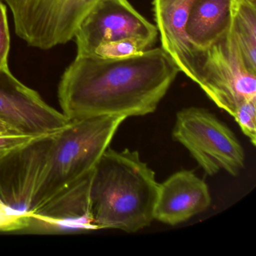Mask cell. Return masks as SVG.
I'll return each instance as SVG.
<instances>
[{
	"label": "cell",
	"mask_w": 256,
	"mask_h": 256,
	"mask_svg": "<svg viewBox=\"0 0 256 256\" xmlns=\"http://www.w3.org/2000/svg\"><path fill=\"white\" fill-rule=\"evenodd\" d=\"M16 34L28 46L48 50L74 38L82 20L100 0H4Z\"/></svg>",
	"instance_id": "8992f818"
},
{
	"label": "cell",
	"mask_w": 256,
	"mask_h": 256,
	"mask_svg": "<svg viewBox=\"0 0 256 256\" xmlns=\"http://www.w3.org/2000/svg\"><path fill=\"white\" fill-rule=\"evenodd\" d=\"M11 134H20L16 132L12 128L5 122L0 120V136H11Z\"/></svg>",
	"instance_id": "d6986e66"
},
{
	"label": "cell",
	"mask_w": 256,
	"mask_h": 256,
	"mask_svg": "<svg viewBox=\"0 0 256 256\" xmlns=\"http://www.w3.org/2000/svg\"><path fill=\"white\" fill-rule=\"evenodd\" d=\"M229 32L247 67L256 72V0H232Z\"/></svg>",
	"instance_id": "4fadbf2b"
},
{
	"label": "cell",
	"mask_w": 256,
	"mask_h": 256,
	"mask_svg": "<svg viewBox=\"0 0 256 256\" xmlns=\"http://www.w3.org/2000/svg\"><path fill=\"white\" fill-rule=\"evenodd\" d=\"M92 172L32 214L29 229L54 232L96 230L90 210Z\"/></svg>",
	"instance_id": "8fae6325"
},
{
	"label": "cell",
	"mask_w": 256,
	"mask_h": 256,
	"mask_svg": "<svg viewBox=\"0 0 256 256\" xmlns=\"http://www.w3.org/2000/svg\"><path fill=\"white\" fill-rule=\"evenodd\" d=\"M0 2H2V0H0Z\"/></svg>",
	"instance_id": "ffe728a7"
},
{
	"label": "cell",
	"mask_w": 256,
	"mask_h": 256,
	"mask_svg": "<svg viewBox=\"0 0 256 256\" xmlns=\"http://www.w3.org/2000/svg\"><path fill=\"white\" fill-rule=\"evenodd\" d=\"M179 68L162 48L125 58L77 56L58 86L62 113L70 120L154 113Z\"/></svg>",
	"instance_id": "6da1fadb"
},
{
	"label": "cell",
	"mask_w": 256,
	"mask_h": 256,
	"mask_svg": "<svg viewBox=\"0 0 256 256\" xmlns=\"http://www.w3.org/2000/svg\"><path fill=\"white\" fill-rule=\"evenodd\" d=\"M0 120L18 134L37 137L56 132L70 121L18 80L10 68H0Z\"/></svg>",
	"instance_id": "ba28073f"
},
{
	"label": "cell",
	"mask_w": 256,
	"mask_h": 256,
	"mask_svg": "<svg viewBox=\"0 0 256 256\" xmlns=\"http://www.w3.org/2000/svg\"><path fill=\"white\" fill-rule=\"evenodd\" d=\"M211 204L209 188L190 170H180L160 184L154 220L174 226L204 212Z\"/></svg>",
	"instance_id": "30bf717a"
},
{
	"label": "cell",
	"mask_w": 256,
	"mask_h": 256,
	"mask_svg": "<svg viewBox=\"0 0 256 256\" xmlns=\"http://www.w3.org/2000/svg\"><path fill=\"white\" fill-rule=\"evenodd\" d=\"M10 43L6 6L4 2H0V68H8Z\"/></svg>",
	"instance_id": "e0dca14e"
},
{
	"label": "cell",
	"mask_w": 256,
	"mask_h": 256,
	"mask_svg": "<svg viewBox=\"0 0 256 256\" xmlns=\"http://www.w3.org/2000/svg\"><path fill=\"white\" fill-rule=\"evenodd\" d=\"M126 118L74 120L50 134L30 215L94 170Z\"/></svg>",
	"instance_id": "3957f363"
},
{
	"label": "cell",
	"mask_w": 256,
	"mask_h": 256,
	"mask_svg": "<svg viewBox=\"0 0 256 256\" xmlns=\"http://www.w3.org/2000/svg\"><path fill=\"white\" fill-rule=\"evenodd\" d=\"M40 137L42 136L37 137V136H24V134L0 136V160L14 151L24 148Z\"/></svg>",
	"instance_id": "ac0fdd59"
},
{
	"label": "cell",
	"mask_w": 256,
	"mask_h": 256,
	"mask_svg": "<svg viewBox=\"0 0 256 256\" xmlns=\"http://www.w3.org/2000/svg\"><path fill=\"white\" fill-rule=\"evenodd\" d=\"M234 119L253 146L256 144V102L242 106Z\"/></svg>",
	"instance_id": "2e32d148"
},
{
	"label": "cell",
	"mask_w": 256,
	"mask_h": 256,
	"mask_svg": "<svg viewBox=\"0 0 256 256\" xmlns=\"http://www.w3.org/2000/svg\"><path fill=\"white\" fill-rule=\"evenodd\" d=\"M32 217L0 202V232H13L29 229Z\"/></svg>",
	"instance_id": "9a60e30c"
},
{
	"label": "cell",
	"mask_w": 256,
	"mask_h": 256,
	"mask_svg": "<svg viewBox=\"0 0 256 256\" xmlns=\"http://www.w3.org/2000/svg\"><path fill=\"white\" fill-rule=\"evenodd\" d=\"M196 0H154L152 10L162 48L172 58L180 72L198 84L200 55L187 40L185 28L188 12Z\"/></svg>",
	"instance_id": "9c48e42d"
},
{
	"label": "cell",
	"mask_w": 256,
	"mask_h": 256,
	"mask_svg": "<svg viewBox=\"0 0 256 256\" xmlns=\"http://www.w3.org/2000/svg\"><path fill=\"white\" fill-rule=\"evenodd\" d=\"M148 50L143 44L136 40L126 38L101 44L97 48L94 55L103 58H125Z\"/></svg>",
	"instance_id": "5bb4252c"
},
{
	"label": "cell",
	"mask_w": 256,
	"mask_h": 256,
	"mask_svg": "<svg viewBox=\"0 0 256 256\" xmlns=\"http://www.w3.org/2000/svg\"><path fill=\"white\" fill-rule=\"evenodd\" d=\"M197 84L233 118L242 106L256 102V72L247 67L230 32L202 52Z\"/></svg>",
	"instance_id": "5b68a950"
},
{
	"label": "cell",
	"mask_w": 256,
	"mask_h": 256,
	"mask_svg": "<svg viewBox=\"0 0 256 256\" xmlns=\"http://www.w3.org/2000/svg\"><path fill=\"white\" fill-rule=\"evenodd\" d=\"M232 0H196L188 12L185 32L200 55L230 30Z\"/></svg>",
	"instance_id": "7c38bea8"
},
{
	"label": "cell",
	"mask_w": 256,
	"mask_h": 256,
	"mask_svg": "<svg viewBox=\"0 0 256 256\" xmlns=\"http://www.w3.org/2000/svg\"><path fill=\"white\" fill-rule=\"evenodd\" d=\"M173 137L209 176L224 170L236 176L244 169L242 145L234 133L206 109L190 107L180 110Z\"/></svg>",
	"instance_id": "277c9868"
},
{
	"label": "cell",
	"mask_w": 256,
	"mask_h": 256,
	"mask_svg": "<svg viewBox=\"0 0 256 256\" xmlns=\"http://www.w3.org/2000/svg\"><path fill=\"white\" fill-rule=\"evenodd\" d=\"M160 184L138 152L108 148L92 172L90 210L96 229L134 233L154 220Z\"/></svg>",
	"instance_id": "7a4b0ae2"
},
{
	"label": "cell",
	"mask_w": 256,
	"mask_h": 256,
	"mask_svg": "<svg viewBox=\"0 0 256 256\" xmlns=\"http://www.w3.org/2000/svg\"><path fill=\"white\" fill-rule=\"evenodd\" d=\"M158 35L156 25L142 16L128 0H100L74 36L76 56H92L101 44L126 38L136 40L150 49Z\"/></svg>",
	"instance_id": "52a82bcc"
}]
</instances>
